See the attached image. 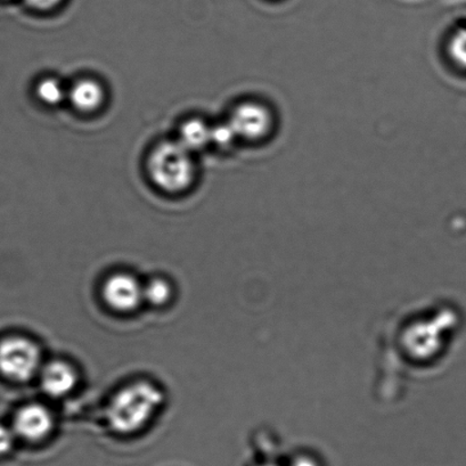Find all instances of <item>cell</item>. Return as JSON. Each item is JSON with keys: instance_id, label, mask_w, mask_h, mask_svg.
Segmentation results:
<instances>
[{"instance_id": "cell-1", "label": "cell", "mask_w": 466, "mask_h": 466, "mask_svg": "<svg viewBox=\"0 0 466 466\" xmlns=\"http://www.w3.org/2000/svg\"><path fill=\"white\" fill-rule=\"evenodd\" d=\"M164 404V393L156 384L140 380L122 387L112 396L106 409L107 423L121 434L147 427Z\"/></svg>"}, {"instance_id": "cell-2", "label": "cell", "mask_w": 466, "mask_h": 466, "mask_svg": "<svg viewBox=\"0 0 466 466\" xmlns=\"http://www.w3.org/2000/svg\"><path fill=\"white\" fill-rule=\"evenodd\" d=\"M197 164L193 153L177 139L162 140L147 157V173L160 191L178 194L187 191L197 178Z\"/></svg>"}, {"instance_id": "cell-3", "label": "cell", "mask_w": 466, "mask_h": 466, "mask_svg": "<svg viewBox=\"0 0 466 466\" xmlns=\"http://www.w3.org/2000/svg\"><path fill=\"white\" fill-rule=\"evenodd\" d=\"M44 364L40 347L22 336L4 338L0 341V374L15 382H26L38 377Z\"/></svg>"}, {"instance_id": "cell-4", "label": "cell", "mask_w": 466, "mask_h": 466, "mask_svg": "<svg viewBox=\"0 0 466 466\" xmlns=\"http://www.w3.org/2000/svg\"><path fill=\"white\" fill-rule=\"evenodd\" d=\"M228 124L239 140L259 142L273 133L274 113L266 104L247 101L238 104L230 113Z\"/></svg>"}, {"instance_id": "cell-5", "label": "cell", "mask_w": 466, "mask_h": 466, "mask_svg": "<svg viewBox=\"0 0 466 466\" xmlns=\"http://www.w3.org/2000/svg\"><path fill=\"white\" fill-rule=\"evenodd\" d=\"M56 419L47 406L30 402L20 407L13 418L12 428L17 439L29 442H39L51 436Z\"/></svg>"}, {"instance_id": "cell-6", "label": "cell", "mask_w": 466, "mask_h": 466, "mask_svg": "<svg viewBox=\"0 0 466 466\" xmlns=\"http://www.w3.org/2000/svg\"><path fill=\"white\" fill-rule=\"evenodd\" d=\"M102 292L106 305L119 313H131L144 302L143 284L128 273L110 276L104 283Z\"/></svg>"}, {"instance_id": "cell-7", "label": "cell", "mask_w": 466, "mask_h": 466, "mask_svg": "<svg viewBox=\"0 0 466 466\" xmlns=\"http://www.w3.org/2000/svg\"><path fill=\"white\" fill-rule=\"evenodd\" d=\"M38 377L43 391L52 398L70 395L79 381L75 366L62 360H54L43 364Z\"/></svg>"}, {"instance_id": "cell-8", "label": "cell", "mask_w": 466, "mask_h": 466, "mask_svg": "<svg viewBox=\"0 0 466 466\" xmlns=\"http://www.w3.org/2000/svg\"><path fill=\"white\" fill-rule=\"evenodd\" d=\"M106 88L96 79H79L71 87L67 88V101L76 111L84 113L96 112L106 103Z\"/></svg>"}, {"instance_id": "cell-9", "label": "cell", "mask_w": 466, "mask_h": 466, "mask_svg": "<svg viewBox=\"0 0 466 466\" xmlns=\"http://www.w3.org/2000/svg\"><path fill=\"white\" fill-rule=\"evenodd\" d=\"M177 140L193 154L202 151L211 145V126L200 117H192L180 126Z\"/></svg>"}, {"instance_id": "cell-10", "label": "cell", "mask_w": 466, "mask_h": 466, "mask_svg": "<svg viewBox=\"0 0 466 466\" xmlns=\"http://www.w3.org/2000/svg\"><path fill=\"white\" fill-rule=\"evenodd\" d=\"M35 94L40 102L48 106H57L67 99V87L56 76H46L35 86Z\"/></svg>"}, {"instance_id": "cell-11", "label": "cell", "mask_w": 466, "mask_h": 466, "mask_svg": "<svg viewBox=\"0 0 466 466\" xmlns=\"http://www.w3.org/2000/svg\"><path fill=\"white\" fill-rule=\"evenodd\" d=\"M173 297V287L166 279L153 278L143 284V301L153 307L167 305Z\"/></svg>"}, {"instance_id": "cell-12", "label": "cell", "mask_w": 466, "mask_h": 466, "mask_svg": "<svg viewBox=\"0 0 466 466\" xmlns=\"http://www.w3.org/2000/svg\"><path fill=\"white\" fill-rule=\"evenodd\" d=\"M238 140V135L235 134L228 121L211 126L210 147H216L217 148L223 149V151H228V149L234 147Z\"/></svg>"}, {"instance_id": "cell-13", "label": "cell", "mask_w": 466, "mask_h": 466, "mask_svg": "<svg viewBox=\"0 0 466 466\" xmlns=\"http://www.w3.org/2000/svg\"><path fill=\"white\" fill-rule=\"evenodd\" d=\"M448 54L457 66L466 70V28L460 29L451 35L448 44Z\"/></svg>"}, {"instance_id": "cell-14", "label": "cell", "mask_w": 466, "mask_h": 466, "mask_svg": "<svg viewBox=\"0 0 466 466\" xmlns=\"http://www.w3.org/2000/svg\"><path fill=\"white\" fill-rule=\"evenodd\" d=\"M16 441L17 437L12 425L0 424V456L11 452Z\"/></svg>"}, {"instance_id": "cell-15", "label": "cell", "mask_w": 466, "mask_h": 466, "mask_svg": "<svg viewBox=\"0 0 466 466\" xmlns=\"http://www.w3.org/2000/svg\"><path fill=\"white\" fill-rule=\"evenodd\" d=\"M26 5L35 11H52L60 6L63 0H25Z\"/></svg>"}, {"instance_id": "cell-16", "label": "cell", "mask_w": 466, "mask_h": 466, "mask_svg": "<svg viewBox=\"0 0 466 466\" xmlns=\"http://www.w3.org/2000/svg\"><path fill=\"white\" fill-rule=\"evenodd\" d=\"M291 466H319L314 460L307 456L298 457L292 461Z\"/></svg>"}, {"instance_id": "cell-17", "label": "cell", "mask_w": 466, "mask_h": 466, "mask_svg": "<svg viewBox=\"0 0 466 466\" xmlns=\"http://www.w3.org/2000/svg\"><path fill=\"white\" fill-rule=\"evenodd\" d=\"M260 466H279V465H276V464H264V465H260Z\"/></svg>"}]
</instances>
